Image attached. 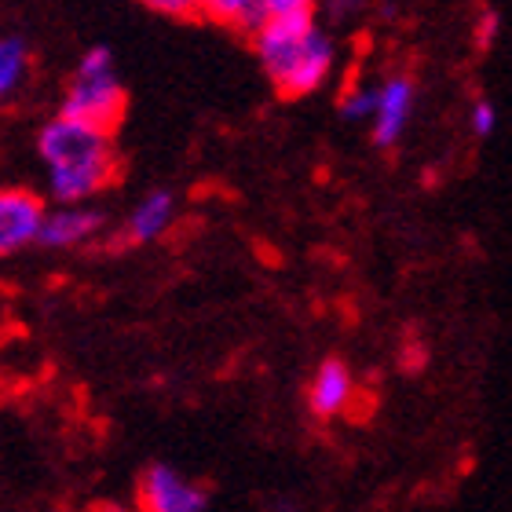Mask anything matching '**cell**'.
Returning <instances> with one entry per match:
<instances>
[{
	"label": "cell",
	"mask_w": 512,
	"mask_h": 512,
	"mask_svg": "<svg viewBox=\"0 0 512 512\" xmlns=\"http://www.w3.org/2000/svg\"><path fill=\"white\" fill-rule=\"evenodd\" d=\"M37 154L48 169V194L55 205H88L118 180L121 169L114 132L59 114L37 132Z\"/></svg>",
	"instance_id": "6da1fadb"
},
{
	"label": "cell",
	"mask_w": 512,
	"mask_h": 512,
	"mask_svg": "<svg viewBox=\"0 0 512 512\" xmlns=\"http://www.w3.org/2000/svg\"><path fill=\"white\" fill-rule=\"evenodd\" d=\"M256 63L282 99L315 96L333 74L337 44L319 22V15H286L264 19L249 33Z\"/></svg>",
	"instance_id": "7a4b0ae2"
},
{
	"label": "cell",
	"mask_w": 512,
	"mask_h": 512,
	"mask_svg": "<svg viewBox=\"0 0 512 512\" xmlns=\"http://www.w3.org/2000/svg\"><path fill=\"white\" fill-rule=\"evenodd\" d=\"M125 107L128 92L121 85L118 66H114V52L107 44L88 48L66 81V92L59 99V118L81 121V125L103 128V132H118Z\"/></svg>",
	"instance_id": "3957f363"
},
{
	"label": "cell",
	"mask_w": 512,
	"mask_h": 512,
	"mask_svg": "<svg viewBox=\"0 0 512 512\" xmlns=\"http://www.w3.org/2000/svg\"><path fill=\"white\" fill-rule=\"evenodd\" d=\"M139 512H205L209 509V487L194 483L180 469L165 461H154L139 472L136 483Z\"/></svg>",
	"instance_id": "277c9868"
},
{
	"label": "cell",
	"mask_w": 512,
	"mask_h": 512,
	"mask_svg": "<svg viewBox=\"0 0 512 512\" xmlns=\"http://www.w3.org/2000/svg\"><path fill=\"white\" fill-rule=\"evenodd\" d=\"M44 209L48 205H44L41 194L22 191V187H4L0 191V260L37 246Z\"/></svg>",
	"instance_id": "5b68a950"
},
{
	"label": "cell",
	"mask_w": 512,
	"mask_h": 512,
	"mask_svg": "<svg viewBox=\"0 0 512 512\" xmlns=\"http://www.w3.org/2000/svg\"><path fill=\"white\" fill-rule=\"evenodd\" d=\"M107 231V213L96 205H55L44 209L37 246L41 249H81Z\"/></svg>",
	"instance_id": "8992f818"
},
{
	"label": "cell",
	"mask_w": 512,
	"mask_h": 512,
	"mask_svg": "<svg viewBox=\"0 0 512 512\" xmlns=\"http://www.w3.org/2000/svg\"><path fill=\"white\" fill-rule=\"evenodd\" d=\"M414 81L406 74H392L384 77L377 85V103L374 114H370V136L381 150L395 147L403 139L406 125H410V114H414Z\"/></svg>",
	"instance_id": "52a82bcc"
},
{
	"label": "cell",
	"mask_w": 512,
	"mask_h": 512,
	"mask_svg": "<svg viewBox=\"0 0 512 512\" xmlns=\"http://www.w3.org/2000/svg\"><path fill=\"white\" fill-rule=\"evenodd\" d=\"M355 399V377L344 359H322L308 384V410L322 421L341 417Z\"/></svg>",
	"instance_id": "ba28073f"
},
{
	"label": "cell",
	"mask_w": 512,
	"mask_h": 512,
	"mask_svg": "<svg viewBox=\"0 0 512 512\" xmlns=\"http://www.w3.org/2000/svg\"><path fill=\"white\" fill-rule=\"evenodd\" d=\"M176 194L172 191H150L136 202V209L128 213L125 227H121V242L128 246H150L161 235H169V227L176 224Z\"/></svg>",
	"instance_id": "9c48e42d"
},
{
	"label": "cell",
	"mask_w": 512,
	"mask_h": 512,
	"mask_svg": "<svg viewBox=\"0 0 512 512\" xmlns=\"http://www.w3.org/2000/svg\"><path fill=\"white\" fill-rule=\"evenodd\" d=\"M33 66V52L30 44L15 37V33H4L0 37V103L11 99L22 88V81L30 77Z\"/></svg>",
	"instance_id": "30bf717a"
},
{
	"label": "cell",
	"mask_w": 512,
	"mask_h": 512,
	"mask_svg": "<svg viewBox=\"0 0 512 512\" xmlns=\"http://www.w3.org/2000/svg\"><path fill=\"white\" fill-rule=\"evenodd\" d=\"M198 19H209L227 30L253 33L260 26V11L253 0H198Z\"/></svg>",
	"instance_id": "8fae6325"
},
{
	"label": "cell",
	"mask_w": 512,
	"mask_h": 512,
	"mask_svg": "<svg viewBox=\"0 0 512 512\" xmlns=\"http://www.w3.org/2000/svg\"><path fill=\"white\" fill-rule=\"evenodd\" d=\"M377 103V88L370 85H352L341 96V118L344 121H370Z\"/></svg>",
	"instance_id": "7c38bea8"
},
{
	"label": "cell",
	"mask_w": 512,
	"mask_h": 512,
	"mask_svg": "<svg viewBox=\"0 0 512 512\" xmlns=\"http://www.w3.org/2000/svg\"><path fill=\"white\" fill-rule=\"evenodd\" d=\"M256 11H260V22L264 19H286V15H311L319 8V0H253Z\"/></svg>",
	"instance_id": "4fadbf2b"
},
{
	"label": "cell",
	"mask_w": 512,
	"mask_h": 512,
	"mask_svg": "<svg viewBox=\"0 0 512 512\" xmlns=\"http://www.w3.org/2000/svg\"><path fill=\"white\" fill-rule=\"evenodd\" d=\"M469 128L476 139H491L494 128H498V107H494L491 99H476L469 110Z\"/></svg>",
	"instance_id": "5bb4252c"
},
{
	"label": "cell",
	"mask_w": 512,
	"mask_h": 512,
	"mask_svg": "<svg viewBox=\"0 0 512 512\" xmlns=\"http://www.w3.org/2000/svg\"><path fill=\"white\" fill-rule=\"evenodd\" d=\"M139 4L165 19H198V0H139Z\"/></svg>",
	"instance_id": "9a60e30c"
},
{
	"label": "cell",
	"mask_w": 512,
	"mask_h": 512,
	"mask_svg": "<svg viewBox=\"0 0 512 512\" xmlns=\"http://www.w3.org/2000/svg\"><path fill=\"white\" fill-rule=\"evenodd\" d=\"M494 33H498V11H483V19H480V48H491Z\"/></svg>",
	"instance_id": "2e32d148"
}]
</instances>
